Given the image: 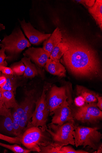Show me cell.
<instances>
[{"instance_id":"ab89813d","label":"cell","mask_w":102,"mask_h":153,"mask_svg":"<svg viewBox=\"0 0 102 153\" xmlns=\"http://www.w3.org/2000/svg\"><path fill=\"white\" fill-rule=\"evenodd\" d=\"M1 45H2L1 44H0V47H1Z\"/></svg>"},{"instance_id":"836d02e7","label":"cell","mask_w":102,"mask_h":153,"mask_svg":"<svg viewBox=\"0 0 102 153\" xmlns=\"http://www.w3.org/2000/svg\"><path fill=\"white\" fill-rule=\"evenodd\" d=\"M96 98L98 101L96 104L97 107L101 111L102 110V97L99 96L98 94L96 95Z\"/></svg>"},{"instance_id":"4dcf8cb0","label":"cell","mask_w":102,"mask_h":153,"mask_svg":"<svg viewBox=\"0 0 102 153\" xmlns=\"http://www.w3.org/2000/svg\"><path fill=\"white\" fill-rule=\"evenodd\" d=\"M1 47V48L0 49V64H2L4 62L6 58V55L5 53V49L3 47Z\"/></svg>"},{"instance_id":"cb8c5ba5","label":"cell","mask_w":102,"mask_h":153,"mask_svg":"<svg viewBox=\"0 0 102 153\" xmlns=\"http://www.w3.org/2000/svg\"><path fill=\"white\" fill-rule=\"evenodd\" d=\"M0 146L6 148L15 153H29L31 151L24 149L17 144L9 145L0 143Z\"/></svg>"},{"instance_id":"7402d4cb","label":"cell","mask_w":102,"mask_h":153,"mask_svg":"<svg viewBox=\"0 0 102 153\" xmlns=\"http://www.w3.org/2000/svg\"><path fill=\"white\" fill-rule=\"evenodd\" d=\"M4 75L6 78L7 82L4 87L1 89L13 91L15 94L18 85L17 79L14 75Z\"/></svg>"},{"instance_id":"d6a6232c","label":"cell","mask_w":102,"mask_h":153,"mask_svg":"<svg viewBox=\"0 0 102 153\" xmlns=\"http://www.w3.org/2000/svg\"><path fill=\"white\" fill-rule=\"evenodd\" d=\"M6 78L4 74H2L0 76V88H3L6 85Z\"/></svg>"},{"instance_id":"603a6c76","label":"cell","mask_w":102,"mask_h":153,"mask_svg":"<svg viewBox=\"0 0 102 153\" xmlns=\"http://www.w3.org/2000/svg\"><path fill=\"white\" fill-rule=\"evenodd\" d=\"M62 147L54 144L52 142L46 146H40L41 150L39 153H61Z\"/></svg>"},{"instance_id":"d6986e66","label":"cell","mask_w":102,"mask_h":153,"mask_svg":"<svg viewBox=\"0 0 102 153\" xmlns=\"http://www.w3.org/2000/svg\"><path fill=\"white\" fill-rule=\"evenodd\" d=\"M76 90L77 95L83 97L86 103L95 102L97 101L96 95L98 94L95 93L79 86L77 87Z\"/></svg>"},{"instance_id":"74e56055","label":"cell","mask_w":102,"mask_h":153,"mask_svg":"<svg viewBox=\"0 0 102 153\" xmlns=\"http://www.w3.org/2000/svg\"><path fill=\"white\" fill-rule=\"evenodd\" d=\"M1 88H0V100H1Z\"/></svg>"},{"instance_id":"f546056e","label":"cell","mask_w":102,"mask_h":153,"mask_svg":"<svg viewBox=\"0 0 102 153\" xmlns=\"http://www.w3.org/2000/svg\"><path fill=\"white\" fill-rule=\"evenodd\" d=\"M74 102L76 106L80 107L83 106L86 103L85 100L81 96H79L75 99Z\"/></svg>"},{"instance_id":"4fadbf2b","label":"cell","mask_w":102,"mask_h":153,"mask_svg":"<svg viewBox=\"0 0 102 153\" xmlns=\"http://www.w3.org/2000/svg\"><path fill=\"white\" fill-rule=\"evenodd\" d=\"M62 38V31L57 27L50 37L44 42L43 49L51 55L54 48L61 42Z\"/></svg>"},{"instance_id":"5bb4252c","label":"cell","mask_w":102,"mask_h":153,"mask_svg":"<svg viewBox=\"0 0 102 153\" xmlns=\"http://www.w3.org/2000/svg\"><path fill=\"white\" fill-rule=\"evenodd\" d=\"M46 70L50 74L61 77L66 76L65 67L60 62L48 59L45 65Z\"/></svg>"},{"instance_id":"52a82bcc","label":"cell","mask_w":102,"mask_h":153,"mask_svg":"<svg viewBox=\"0 0 102 153\" xmlns=\"http://www.w3.org/2000/svg\"><path fill=\"white\" fill-rule=\"evenodd\" d=\"M47 87H44L41 96L36 103V108L32 116L31 126L39 127L43 131H46L48 127L47 123L50 114L46 101V91Z\"/></svg>"},{"instance_id":"8d00e7d4","label":"cell","mask_w":102,"mask_h":153,"mask_svg":"<svg viewBox=\"0 0 102 153\" xmlns=\"http://www.w3.org/2000/svg\"><path fill=\"white\" fill-rule=\"evenodd\" d=\"M5 29V27L2 25L0 24V32Z\"/></svg>"},{"instance_id":"2e32d148","label":"cell","mask_w":102,"mask_h":153,"mask_svg":"<svg viewBox=\"0 0 102 153\" xmlns=\"http://www.w3.org/2000/svg\"><path fill=\"white\" fill-rule=\"evenodd\" d=\"M1 99L8 109L17 108L19 104L16 100L15 94L12 91L5 90L1 88Z\"/></svg>"},{"instance_id":"ac0fdd59","label":"cell","mask_w":102,"mask_h":153,"mask_svg":"<svg viewBox=\"0 0 102 153\" xmlns=\"http://www.w3.org/2000/svg\"><path fill=\"white\" fill-rule=\"evenodd\" d=\"M21 61L25 66V69L24 76L27 78H32L37 75L39 73L38 69L36 66L31 61L30 58L25 57Z\"/></svg>"},{"instance_id":"484cf974","label":"cell","mask_w":102,"mask_h":153,"mask_svg":"<svg viewBox=\"0 0 102 153\" xmlns=\"http://www.w3.org/2000/svg\"><path fill=\"white\" fill-rule=\"evenodd\" d=\"M20 139V137H11L0 133V140L5 141L10 144L21 145Z\"/></svg>"},{"instance_id":"ffe728a7","label":"cell","mask_w":102,"mask_h":153,"mask_svg":"<svg viewBox=\"0 0 102 153\" xmlns=\"http://www.w3.org/2000/svg\"><path fill=\"white\" fill-rule=\"evenodd\" d=\"M68 49V45L61 42L53 49L50 56V59L56 62H60L61 58Z\"/></svg>"},{"instance_id":"277c9868","label":"cell","mask_w":102,"mask_h":153,"mask_svg":"<svg viewBox=\"0 0 102 153\" xmlns=\"http://www.w3.org/2000/svg\"><path fill=\"white\" fill-rule=\"evenodd\" d=\"M48 127L49 129L48 128L46 131L50 135L53 143L61 147L69 144L75 145L73 135L74 130V123L67 122L61 126L50 123Z\"/></svg>"},{"instance_id":"8fae6325","label":"cell","mask_w":102,"mask_h":153,"mask_svg":"<svg viewBox=\"0 0 102 153\" xmlns=\"http://www.w3.org/2000/svg\"><path fill=\"white\" fill-rule=\"evenodd\" d=\"M24 55L30 58L38 67L45 66L50 54L42 48H29Z\"/></svg>"},{"instance_id":"f35d334b","label":"cell","mask_w":102,"mask_h":153,"mask_svg":"<svg viewBox=\"0 0 102 153\" xmlns=\"http://www.w3.org/2000/svg\"><path fill=\"white\" fill-rule=\"evenodd\" d=\"M2 75V73L1 71H0V76H1Z\"/></svg>"},{"instance_id":"d590c367","label":"cell","mask_w":102,"mask_h":153,"mask_svg":"<svg viewBox=\"0 0 102 153\" xmlns=\"http://www.w3.org/2000/svg\"><path fill=\"white\" fill-rule=\"evenodd\" d=\"M94 153H102V144L100 146L97 151L93 152Z\"/></svg>"},{"instance_id":"5b68a950","label":"cell","mask_w":102,"mask_h":153,"mask_svg":"<svg viewBox=\"0 0 102 153\" xmlns=\"http://www.w3.org/2000/svg\"><path fill=\"white\" fill-rule=\"evenodd\" d=\"M71 109L75 120L83 123H98L102 119V112L95 102L86 103L81 107Z\"/></svg>"},{"instance_id":"4316f807","label":"cell","mask_w":102,"mask_h":153,"mask_svg":"<svg viewBox=\"0 0 102 153\" xmlns=\"http://www.w3.org/2000/svg\"><path fill=\"white\" fill-rule=\"evenodd\" d=\"M61 153H89L82 150H76L70 146H64L61 149Z\"/></svg>"},{"instance_id":"d4e9b609","label":"cell","mask_w":102,"mask_h":153,"mask_svg":"<svg viewBox=\"0 0 102 153\" xmlns=\"http://www.w3.org/2000/svg\"><path fill=\"white\" fill-rule=\"evenodd\" d=\"M10 68L12 69L14 75L19 76L24 75L25 67L22 61L14 63L11 66Z\"/></svg>"},{"instance_id":"1f68e13d","label":"cell","mask_w":102,"mask_h":153,"mask_svg":"<svg viewBox=\"0 0 102 153\" xmlns=\"http://www.w3.org/2000/svg\"><path fill=\"white\" fill-rule=\"evenodd\" d=\"M2 74L4 75H13L14 73L12 69L10 67L4 66L1 71Z\"/></svg>"},{"instance_id":"7a4b0ae2","label":"cell","mask_w":102,"mask_h":153,"mask_svg":"<svg viewBox=\"0 0 102 153\" xmlns=\"http://www.w3.org/2000/svg\"><path fill=\"white\" fill-rule=\"evenodd\" d=\"M20 142L27 149L39 153L40 146H45L52 142L50 135L40 127L31 126L27 128L20 137Z\"/></svg>"},{"instance_id":"30bf717a","label":"cell","mask_w":102,"mask_h":153,"mask_svg":"<svg viewBox=\"0 0 102 153\" xmlns=\"http://www.w3.org/2000/svg\"><path fill=\"white\" fill-rule=\"evenodd\" d=\"M20 23L25 35L33 45H39L51 35V34H45L35 29L30 22L26 23L24 20L20 22Z\"/></svg>"},{"instance_id":"7c38bea8","label":"cell","mask_w":102,"mask_h":153,"mask_svg":"<svg viewBox=\"0 0 102 153\" xmlns=\"http://www.w3.org/2000/svg\"><path fill=\"white\" fill-rule=\"evenodd\" d=\"M34 93V90L27 92L24 100L21 103L23 108L26 119L28 123L32 117L34 112L33 108L36 102L35 99Z\"/></svg>"},{"instance_id":"6da1fadb","label":"cell","mask_w":102,"mask_h":153,"mask_svg":"<svg viewBox=\"0 0 102 153\" xmlns=\"http://www.w3.org/2000/svg\"><path fill=\"white\" fill-rule=\"evenodd\" d=\"M62 42L68 50L61 62L72 74L80 77H98L101 66L98 54L90 45L80 39L62 33Z\"/></svg>"},{"instance_id":"9c48e42d","label":"cell","mask_w":102,"mask_h":153,"mask_svg":"<svg viewBox=\"0 0 102 153\" xmlns=\"http://www.w3.org/2000/svg\"><path fill=\"white\" fill-rule=\"evenodd\" d=\"M68 97L66 95V88L65 86L59 87L55 85L51 88L48 95L47 102L52 116L53 111L61 105Z\"/></svg>"},{"instance_id":"8992f818","label":"cell","mask_w":102,"mask_h":153,"mask_svg":"<svg viewBox=\"0 0 102 153\" xmlns=\"http://www.w3.org/2000/svg\"><path fill=\"white\" fill-rule=\"evenodd\" d=\"M1 43V47L4 48L5 52L12 55L19 53L26 48L31 46L19 28L13 30L9 36L4 37Z\"/></svg>"},{"instance_id":"f1b7e54d","label":"cell","mask_w":102,"mask_h":153,"mask_svg":"<svg viewBox=\"0 0 102 153\" xmlns=\"http://www.w3.org/2000/svg\"><path fill=\"white\" fill-rule=\"evenodd\" d=\"M95 0H81V1H75L78 3H81L83 5L86 7L89 8L92 7L94 4Z\"/></svg>"},{"instance_id":"3957f363","label":"cell","mask_w":102,"mask_h":153,"mask_svg":"<svg viewBox=\"0 0 102 153\" xmlns=\"http://www.w3.org/2000/svg\"><path fill=\"white\" fill-rule=\"evenodd\" d=\"M98 127L90 128L74 125L73 135L75 146H89L94 150H97L102 144V134Z\"/></svg>"},{"instance_id":"44dd1931","label":"cell","mask_w":102,"mask_h":153,"mask_svg":"<svg viewBox=\"0 0 102 153\" xmlns=\"http://www.w3.org/2000/svg\"><path fill=\"white\" fill-rule=\"evenodd\" d=\"M11 114L14 135L16 137H21L22 134V132L21 131L20 126V118L15 108H13L12 112L11 111Z\"/></svg>"},{"instance_id":"e575fe53","label":"cell","mask_w":102,"mask_h":153,"mask_svg":"<svg viewBox=\"0 0 102 153\" xmlns=\"http://www.w3.org/2000/svg\"><path fill=\"white\" fill-rule=\"evenodd\" d=\"M7 64L5 61L2 64H0V71H1L4 67L7 66Z\"/></svg>"},{"instance_id":"ba28073f","label":"cell","mask_w":102,"mask_h":153,"mask_svg":"<svg viewBox=\"0 0 102 153\" xmlns=\"http://www.w3.org/2000/svg\"><path fill=\"white\" fill-rule=\"evenodd\" d=\"M66 98L64 102L53 111V115L50 124L61 126L63 124L70 122L74 124L75 120L73 117L72 111Z\"/></svg>"},{"instance_id":"83f0119b","label":"cell","mask_w":102,"mask_h":153,"mask_svg":"<svg viewBox=\"0 0 102 153\" xmlns=\"http://www.w3.org/2000/svg\"><path fill=\"white\" fill-rule=\"evenodd\" d=\"M11 114V109L7 108L3 102L0 100V116H6Z\"/></svg>"},{"instance_id":"e0dca14e","label":"cell","mask_w":102,"mask_h":153,"mask_svg":"<svg viewBox=\"0 0 102 153\" xmlns=\"http://www.w3.org/2000/svg\"><path fill=\"white\" fill-rule=\"evenodd\" d=\"M89 12L93 17L101 30H102V1L96 0L94 5L88 8Z\"/></svg>"},{"instance_id":"9a60e30c","label":"cell","mask_w":102,"mask_h":153,"mask_svg":"<svg viewBox=\"0 0 102 153\" xmlns=\"http://www.w3.org/2000/svg\"><path fill=\"white\" fill-rule=\"evenodd\" d=\"M0 133L7 136L14 135L11 114L6 116H0Z\"/></svg>"}]
</instances>
